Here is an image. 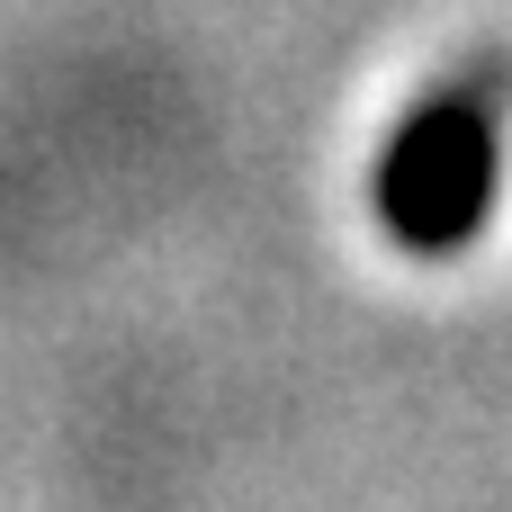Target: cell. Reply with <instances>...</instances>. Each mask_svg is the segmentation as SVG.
I'll return each mask as SVG.
<instances>
[{
    "label": "cell",
    "instance_id": "cell-1",
    "mask_svg": "<svg viewBox=\"0 0 512 512\" xmlns=\"http://www.w3.org/2000/svg\"><path fill=\"white\" fill-rule=\"evenodd\" d=\"M495 198V117L477 90H441L387 153V216L405 243L450 252Z\"/></svg>",
    "mask_w": 512,
    "mask_h": 512
}]
</instances>
